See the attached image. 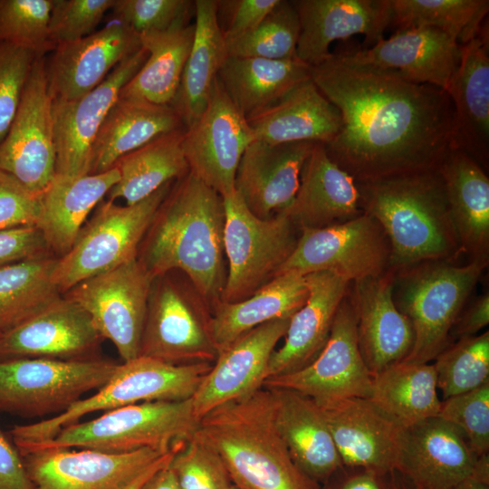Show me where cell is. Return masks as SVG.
<instances>
[{
  "label": "cell",
  "instance_id": "obj_1",
  "mask_svg": "<svg viewBox=\"0 0 489 489\" xmlns=\"http://www.w3.org/2000/svg\"><path fill=\"white\" fill-rule=\"evenodd\" d=\"M311 78L341 116L326 152L356 182L436 168L449 151L454 109L445 90L336 53L312 66Z\"/></svg>",
  "mask_w": 489,
  "mask_h": 489
},
{
  "label": "cell",
  "instance_id": "obj_2",
  "mask_svg": "<svg viewBox=\"0 0 489 489\" xmlns=\"http://www.w3.org/2000/svg\"><path fill=\"white\" fill-rule=\"evenodd\" d=\"M224 227L223 197L188 172L159 206L138 259L154 279L184 273L212 310L226 281Z\"/></svg>",
  "mask_w": 489,
  "mask_h": 489
},
{
  "label": "cell",
  "instance_id": "obj_3",
  "mask_svg": "<svg viewBox=\"0 0 489 489\" xmlns=\"http://www.w3.org/2000/svg\"><path fill=\"white\" fill-rule=\"evenodd\" d=\"M360 209L384 230L390 265L451 262L461 245L438 168L356 182Z\"/></svg>",
  "mask_w": 489,
  "mask_h": 489
},
{
  "label": "cell",
  "instance_id": "obj_4",
  "mask_svg": "<svg viewBox=\"0 0 489 489\" xmlns=\"http://www.w3.org/2000/svg\"><path fill=\"white\" fill-rule=\"evenodd\" d=\"M195 436L221 458L238 489H321L293 461L276 421V398L262 387L198 420Z\"/></svg>",
  "mask_w": 489,
  "mask_h": 489
},
{
  "label": "cell",
  "instance_id": "obj_5",
  "mask_svg": "<svg viewBox=\"0 0 489 489\" xmlns=\"http://www.w3.org/2000/svg\"><path fill=\"white\" fill-rule=\"evenodd\" d=\"M486 265L428 261L394 270V302L414 333L411 350L401 362L428 363L452 342L451 330Z\"/></svg>",
  "mask_w": 489,
  "mask_h": 489
},
{
  "label": "cell",
  "instance_id": "obj_6",
  "mask_svg": "<svg viewBox=\"0 0 489 489\" xmlns=\"http://www.w3.org/2000/svg\"><path fill=\"white\" fill-rule=\"evenodd\" d=\"M213 363L168 364L151 358H137L118 364L108 381L89 398L73 403L62 413L28 425L14 426L9 436L20 451L46 442L58 432L95 411L152 401L192 398Z\"/></svg>",
  "mask_w": 489,
  "mask_h": 489
},
{
  "label": "cell",
  "instance_id": "obj_7",
  "mask_svg": "<svg viewBox=\"0 0 489 489\" xmlns=\"http://www.w3.org/2000/svg\"><path fill=\"white\" fill-rule=\"evenodd\" d=\"M197 424L191 398L143 402L67 426L51 440L19 452L24 455L40 448H88L112 454L140 449L167 453L191 438Z\"/></svg>",
  "mask_w": 489,
  "mask_h": 489
},
{
  "label": "cell",
  "instance_id": "obj_8",
  "mask_svg": "<svg viewBox=\"0 0 489 489\" xmlns=\"http://www.w3.org/2000/svg\"><path fill=\"white\" fill-rule=\"evenodd\" d=\"M223 200L227 274L221 301L236 302L275 276L293 252L299 235L287 209L264 219L247 208L236 191Z\"/></svg>",
  "mask_w": 489,
  "mask_h": 489
},
{
  "label": "cell",
  "instance_id": "obj_9",
  "mask_svg": "<svg viewBox=\"0 0 489 489\" xmlns=\"http://www.w3.org/2000/svg\"><path fill=\"white\" fill-rule=\"evenodd\" d=\"M170 188L168 183L130 206L102 200L72 248L58 257L53 278L61 293L138 257L141 242Z\"/></svg>",
  "mask_w": 489,
  "mask_h": 489
},
{
  "label": "cell",
  "instance_id": "obj_10",
  "mask_svg": "<svg viewBox=\"0 0 489 489\" xmlns=\"http://www.w3.org/2000/svg\"><path fill=\"white\" fill-rule=\"evenodd\" d=\"M117 365L100 358L0 360V412L22 417L57 416L102 387Z\"/></svg>",
  "mask_w": 489,
  "mask_h": 489
},
{
  "label": "cell",
  "instance_id": "obj_11",
  "mask_svg": "<svg viewBox=\"0 0 489 489\" xmlns=\"http://www.w3.org/2000/svg\"><path fill=\"white\" fill-rule=\"evenodd\" d=\"M211 309L196 289L164 276L153 280L139 356L173 365L214 363Z\"/></svg>",
  "mask_w": 489,
  "mask_h": 489
},
{
  "label": "cell",
  "instance_id": "obj_12",
  "mask_svg": "<svg viewBox=\"0 0 489 489\" xmlns=\"http://www.w3.org/2000/svg\"><path fill=\"white\" fill-rule=\"evenodd\" d=\"M296 246L276 275L333 273L350 283L378 277L390 265V245L369 215L321 228L300 230Z\"/></svg>",
  "mask_w": 489,
  "mask_h": 489
},
{
  "label": "cell",
  "instance_id": "obj_13",
  "mask_svg": "<svg viewBox=\"0 0 489 489\" xmlns=\"http://www.w3.org/2000/svg\"><path fill=\"white\" fill-rule=\"evenodd\" d=\"M153 280L136 257L79 283L62 296L79 304L101 337L128 361L139 353Z\"/></svg>",
  "mask_w": 489,
  "mask_h": 489
},
{
  "label": "cell",
  "instance_id": "obj_14",
  "mask_svg": "<svg viewBox=\"0 0 489 489\" xmlns=\"http://www.w3.org/2000/svg\"><path fill=\"white\" fill-rule=\"evenodd\" d=\"M263 387L296 391L317 405L346 398H369L372 375L359 348L356 312L349 291L316 359L299 370L266 379Z\"/></svg>",
  "mask_w": 489,
  "mask_h": 489
},
{
  "label": "cell",
  "instance_id": "obj_15",
  "mask_svg": "<svg viewBox=\"0 0 489 489\" xmlns=\"http://www.w3.org/2000/svg\"><path fill=\"white\" fill-rule=\"evenodd\" d=\"M55 163L46 61L44 56H38L23 90L13 122L0 142V170L27 189L43 194L56 174Z\"/></svg>",
  "mask_w": 489,
  "mask_h": 489
},
{
  "label": "cell",
  "instance_id": "obj_16",
  "mask_svg": "<svg viewBox=\"0 0 489 489\" xmlns=\"http://www.w3.org/2000/svg\"><path fill=\"white\" fill-rule=\"evenodd\" d=\"M254 139L247 120L217 78L203 113L184 131L182 148L189 173L222 197L231 195L241 158Z\"/></svg>",
  "mask_w": 489,
  "mask_h": 489
},
{
  "label": "cell",
  "instance_id": "obj_17",
  "mask_svg": "<svg viewBox=\"0 0 489 489\" xmlns=\"http://www.w3.org/2000/svg\"><path fill=\"white\" fill-rule=\"evenodd\" d=\"M167 453L40 448L22 456L32 489H123Z\"/></svg>",
  "mask_w": 489,
  "mask_h": 489
},
{
  "label": "cell",
  "instance_id": "obj_18",
  "mask_svg": "<svg viewBox=\"0 0 489 489\" xmlns=\"http://www.w3.org/2000/svg\"><path fill=\"white\" fill-rule=\"evenodd\" d=\"M148 58L141 47L120 62L95 89L72 101H52L56 175L89 174L94 139L123 86Z\"/></svg>",
  "mask_w": 489,
  "mask_h": 489
},
{
  "label": "cell",
  "instance_id": "obj_19",
  "mask_svg": "<svg viewBox=\"0 0 489 489\" xmlns=\"http://www.w3.org/2000/svg\"><path fill=\"white\" fill-rule=\"evenodd\" d=\"M343 466L388 474L396 469L406 427L369 398H346L318 405Z\"/></svg>",
  "mask_w": 489,
  "mask_h": 489
},
{
  "label": "cell",
  "instance_id": "obj_20",
  "mask_svg": "<svg viewBox=\"0 0 489 489\" xmlns=\"http://www.w3.org/2000/svg\"><path fill=\"white\" fill-rule=\"evenodd\" d=\"M102 338L88 313L61 296L0 335V360L42 358L79 360L98 358Z\"/></svg>",
  "mask_w": 489,
  "mask_h": 489
},
{
  "label": "cell",
  "instance_id": "obj_21",
  "mask_svg": "<svg viewBox=\"0 0 489 489\" xmlns=\"http://www.w3.org/2000/svg\"><path fill=\"white\" fill-rule=\"evenodd\" d=\"M345 62L392 71L415 83L446 90L461 57V45L432 27L398 29L374 45L336 53Z\"/></svg>",
  "mask_w": 489,
  "mask_h": 489
},
{
  "label": "cell",
  "instance_id": "obj_22",
  "mask_svg": "<svg viewBox=\"0 0 489 489\" xmlns=\"http://www.w3.org/2000/svg\"><path fill=\"white\" fill-rule=\"evenodd\" d=\"M140 48L139 34L117 21L82 39L58 44L46 62L52 101H72L87 94Z\"/></svg>",
  "mask_w": 489,
  "mask_h": 489
},
{
  "label": "cell",
  "instance_id": "obj_23",
  "mask_svg": "<svg viewBox=\"0 0 489 489\" xmlns=\"http://www.w3.org/2000/svg\"><path fill=\"white\" fill-rule=\"evenodd\" d=\"M291 317L270 321L244 333L222 350L192 397L199 420L214 408L263 387L270 358Z\"/></svg>",
  "mask_w": 489,
  "mask_h": 489
},
{
  "label": "cell",
  "instance_id": "obj_24",
  "mask_svg": "<svg viewBox=\"0 0 489 489\" xmlns=\"http://www.w3.org/2000/svg\"><path fill=\"white\" fill-rule=\"evenodd\" d=\"M299 16L296 56L310 66L328 59L330 44L355 34H364V47L383 39L390 25V0L292 1Z\"/></svg>",
  "mask_w": 489,
  "mask_h": 489
},
{
  "label": "cell",
  "instance_id": "obj_25",
  "mask_svg": "<svg viewBox=\"0 0 489 489\" xmlns=\"http://www.w3.org/2000/svg\"><path fill=\"white\" fill-rule=\"evenodd\" d=\"M478 458L457 427L435 417L406 428L395 470L415 489H454Z\"/></svg>",
  "mask_w": 489,
  "mask_h": 489
},
{
  "label": "cell",
  "instance_id": "obj_26",
  "mask_svg": "<svg viewBox=\"0 0 489 489\" xmlns=\"http://www.w3.org/2000/svg\"><path fill=\"white\" fill-rule=\"evenodd\" d=\"M314 144L254 139L246 148L236 169L235 189L254 216L267 219L291 206Z\"/></svg>",
  "mask_w": 489,
  "mask_h": 489
},
{
  "label": "cell",
  "instance_id": "obj_27",
  "mask_svg": "<svg viewBox=\"0 0 489 489\" xmlns=\"http://www.w3.org/2000/svg\"><path fill=\"white\" fill-rule=\"evenodd\" d=\"M461 45L459 64L446 90L454 109L450 149H459L484 170L489 159L488 30Z\"/></svg>",
  "mask_w": 489,
  "mask_h": 489
},
{
  "label": "cell",
  "instance_id": "obj_28",
  "mask_svg": "<svg viewBox=\"0 0 489 489\" xmlns=\"http://www.w3.org/2000/svg\"><path fill=\"white\" fill-rule=\"evenodd\" d=\"M395 271L354 282L350 296L357 317L361 356L372 376L401 362L410 352L414 333L393 299Z\"/></svg>",
  "mask_w": 489,
  "mask_h": 489
},
{
  "label": "cell",
  "instance_id": "obj_29",
  "mask_svg": "<svg viewBox=\"0 0 489 489\" xmlns=\"http://www.w3.org/2000/svg\"><path fill=\"white\" fill-rule=\"evenodd\" d=\"M305 277L308 298L291 317L283 344L270 358L265 379L299 370L316 359L329 339L336 312L350 284L327 271Z\"/></svg>",
  "mask_w": 489,
  "mask_h": 489
},
{
  "label": "cell",
  "instance_id": "obj_30",
  "mask_svg": "<svg viewBox=\"0 0 489 489\" xmlns=\"http://www.w3.org/2000/svg\"><path fill=\"white\" fill-rule=\"evenodd\" d=\"M359 199L354 178L331 160L323 144L315 143L287 212L300 230L321 228L362 214Z\"/></svg>",
  "mask_w": 489,
  "mask_h": 489
},
{
  "label": "cell",
  "instance_id": "obj_31",
  "mask_svg": "<svg viewBox=\"0 0 489 489\" xmlns=\"http://www.w3.org/2000/svg\"><path fill=\"white\" fill-rule=\"evenodd\" d=\"M255 139L269 144L310 141L327 145L341 128V116L312 78L272 106L246 119Z\"/></svg>",
  "mask_w": 489,
  "mask_h": 489
},
{
  "label": "cell",
  "instance_id": "obj_32",
  "mask_svg": "<svg viewBox=\"0 0 489 489\" xmlns=\"http://www.w3.org/2000/svg\"><path fill=\"white\" fill-rule=\"evenodd\" d=\"M462 253L488 264L489 178L465 152L450 149L438 166Z\"/></svg>",
  "mask_w": 489,
  "mask_h": 489
},
{
  "label": "cell",
  "instance_id": "obj_33",
  "mask_svg": "<svg viewBox=\"0 0 489 489\" xmlns=\"http://www.w3.org/2000/svg\"><path fill=\"white\" fill-rule=\"evenodd\" d=\"M119 178L116 167L98 174H55L42 194V210L36 227L49 251L56 257L64 255L72 248L91 211Z\"/></svg>",
  "mask_w": 489,
  "mask_h": 489
},
{
  "label": "cell",
  "instance_id": "obj_34",
  "mask_svg": "<svg viewBox=\"0 0 489 489\" xmlns=\"http://www.w3.org/2000/svg\"><path fill=\"white\" fill-rule=\"evenodd\" d=\"M273 390L277 426L293 461L311 479L323 484L343 465L321 408L296 391Z\"/></svg>",
  "mask_w": 489,
  "mask_h": 489
},
{
  "label": "cell",
  "instance_id": "obj_35",
  "mask_svg": "<svg viewBox=\"0 0 489 489\" xmlns=\"http://www.w3.org/2000/svg\"><path fill=\"white\" fill-rule=\"evenodd\" d=\"M181 129L185 127L171 105L119 98L94 139L89 174L110 170L124 155Z\"/></svg>",
  "mask_w": 489,
  "mask_h": 489
},
{
  "label": "cell",
  "instance_id": "obj_36",
  "mask_svg": "<svg viewBox=\"0 0 489 489\" xmlns=\"http://www.w3.org/2000/svg\"><path fill=\"white\" fill-rule=\"evenodd\" d=\"M195 33L179 87L171 102L185 129L203 113L218 72L228 57L220 27L217 1L196 0Z\"/></svg>",
  "mask_w": 489,
  "mask_h": 489
},
{
  "label": "cell",
  "instance_id": "obj_37",
  "mask_svg": "<svg viewBox=\"0 0 489 489\" xmlns=\"http://www.w3.org/2000/svg\"><path fill=\"white\" fill-rule=\"evenodd\" d=\"M308 294L305 275L287 273L274 276L244 300L218 302L211 310V331L218 354L257 326L292 317Z\"/></svg>",
  "mask_w": 489,
  "mask_h": 489
},
{
  "label": "cell",
  "instance_id": "obj_38",
  "mask_svg": "<svg viewBox=\"0 0 489 489\" xmlns=\"http://www.w3.org/2000/svg\"><path fill=\"white\" fill-rule=\"evenodd\" d=\"M311 67L297 56L283 60L228 56L217 78L230 100L247 119L310 79Z\"/></svg>",
  "mask_w": 489,
  "mask_h": 489
},
{
  "label": "cell",
  "instance_id": "obj_39",
  "mask_svg": "<svg viewBox=\"0 0 489 489\" xmlns=\"http://www.w3.org/2000/svg\"><path fill=\"white\" fill-rule=\"evenodd\" d=\"M185 129L163 134L121 157L114 166L120 178L107 200L122 198L126 205H134L187 175L189 169L182 148Z\"/></svg>",
  "mask_w": 489,
  "mask_h": 489
},
{
  "label": "cell",
  "instance_id": "obj_40",
  "mask_svg": "<svg viewBox=\"0 0 489 489\" xmlns=\"http://www.w3.org/2000/svg\"><path fill=\"white\" fill-rule=\"evenodd\" d=\"M194 33V24H188L166 32L139 34L148 58L123 86L119 98L170 105L179 87Z\"/></svg>",
  "mask_w": 489,
  "mask_h": 489
},
{
  "label": "cell",
  "instance_id": "obj_41",
  "mask_svg": "<svg viewBox=\"0 0 489 489\" xmlns=\"http://www.w3.org/2000/svg\"><path fill=\"white\" fill-rule=\"evenodd\" d=\"M437 389L433 364L398 362L372 376L369 399L407 428L438 416Z\"/></svg>",
  "mask_w": 489,
  "mask_h": 489
},
{
  "label": "cell",
  "instance_id": "obj_42",
  "mask_svg": "<svg viewBox=\"0 0 489 489\" xmlns=\"http://www.w3.org/2000/svg\"><path fill=\"white\" fill-rule=\"evenodd\" d=\"M57 260L46 254L0 267V321L5 331L62 295L53 278Z\"/></svg>",
  "mask_w": 489,
  "mask_h": 489
},
{
  "label": "cell",
  "instance_id": "obj_43",
  "mask_svg": "<svg viewBox=\"0 0 489 489\" xmlns=\"http://www.w3.org/2000/svg\"><path fill=\"white\" fill-rule=\"evenodd\" d=\"M390 25L432 27L464 45L479 33L488 0H390Z\"/></svg>",
  "mask_w": 489,
  "mask_h": 489
},
{
  "label": "cell",
  "instance_id": "obj_44",
  "mask_svg": "<svg viewBox=\"0 0 489 489\" xmlns=\"http://www.w3.org/2000/svg\"><path fill=\"white\" fill-rule=\"evenodd\" d=\"M442 400L489 381V331L457 339L434 360Z\"/></svg>",
  "mask_w": 489,
  "mask_h": 489
},
{
  "label": "cell",
  "instance_id": "obj_45",
  "mask_svg": "<svg viewBox=\"0 0 489 489\" xmlns=\"http://www.w3.org/2000/svg\"><path fill=\"white\" fill-rule=\"evenodd\" d=\"M300 21L292 1L279 4L253 31L227 43L228 56L283 60L296 57Z\"/></svg>",
  "mask_w": 489,
  "mask_h": 489
},
{
  "label": "cell",
  "instance_id": "obj_46",
  "mask_svg": "<svg viewBox=\"0 0 489 489\" xmlns=\"http://www.w3.org/2000/svg\"><path fill=\"white\" fill-rule=\"evenodd\" d=\"M52 5L53 0H0V43L39 56L53 51L48 30Z\"/></svg>",
  "mask_w": 489,
  "mask_h": 489
},
{
  "label": "cell",
  "instance_id": "obj_47",
  "mask_svg": "<svg viewBox=\"0 0 489 489\" xmlns=\"http://www.w3.org/2000/svg\"><path fill=\"white\" fill-rule=\"evenodd\" d=\"M437 417L462 432L477 457L489 455V381L443 399Z\"/></svg>",
  "mask_w": 489,
  "mask_h": 489
},
{
  "label": "cell",
  "instance_id": "obj_48",
  "mask_svg": "<svg viewBox=\"0 0 489 489\" xmlns=\"http://www.w3.org/2000/svg\"><path fill=\"white\" fill-rule=\"evenodd\" d=\"M169 466L180 489H230V475L219 455L194 436L173 455Z\"/></svg>",
  "mask_w": 489,
  "mask_h": 489
},
{
  "label": "cell",
  "instance_id": "obj_49",
  "mask_svg": "<svg viewBox=\"0 0 489 489\" xmlns=\"http://www.w3.org/2000/svg\"><path fill=\"white\" fill-rule=\"evenodd\" d=\"M110 11L114 21L141 34L188 25L195 4L188 0H115Z\"/></svg>",
  "mask_w": 489,
  "mask_h": 489
},
{
  "label": "cell",
  "instance_id": "obj_50",
  "mask_svg": "<svg viewBox=\"0 0 489 489\" xmlns=\"http://www.w3.org/2000/svg\"><path fill=\"white\" fill-rule=\"evenodd\" d=\"M115 0H53L48 24L49 41L54 48L95 32Z\"/></svg>",
  "mask_w": 489,
  "mask_h": 489
},
{
  "label": "cell",
  "instance_id": "obj_51",
  "mask_svg": "<svg viewBox=\"0 0 489 489\" xmlns=\"http://www.w3.org/2000/svg\"><path fill=\"white\" fill-rule=\"evenodd\" d=\"M38 56L30 50L0 43V142L13 122L23 90Z\"/></svg>",
  "mask_w": 489,
  "mask_h": 489
},
{
  "label": "cell",
  "instance_id": "obj_52",
  "mask_svg": "<svg viewBox=\"0 0 489 489\" xmlns=\"http://www.w3.org/2000/svg\"><path fill=\"white\" fill-rule=\"evenodd\" d=\"M42 210V194L34 193L0 170V231L36 226Z\"/></svg>",
  "mask_w": 489,
  "mask_h": 489
},
{
  "label": "cell",
  "instance_id": "obj_53",
  "mask_svg": "<svg viewBox=\"0 0 489 489\" xmlns=\"http://www.w3.org/2000/svg\"><path fill=\"white\" fill-rule=\"evenodd\" d=\"M280 0L217 1L219 11L228 17L222 29L225 43H230L253 31L279 4Z\"/></svg>",
  "mask_w": 489,
  "mask_h": 489
},
{
  "label": "cell",
  "instance_id": "obj_54",
  "mask_svg": "<svg viewBox=\"0 0 489 489\" xmlns=\"http://www.w3.org/2000/svg\"><path fill=\"white\" fill-rule=\"evenodd\" d=\"M50 254L36 226H21L0 231V267Z\"/></svg>",
  "mask_w": 489,
  "mask_h": 489
},
{
  "label": "cell",
  "instance_id": "obj_55",
  "mask_svg": "<svg viewBox=\"0 0 489 489\" xmlns=\"http://www.w3.org/2000/svg\"><path fill=\"white\" fill-rule=\"evenodd\" d=\"M0 489H32L23 456L0 427Z\"/></svg>",
  "mask_w": 489,
  "mask_h": 489
},
{
  "label": "cell",
  "instance_id": "obj_56",
  "mask_svg": "<svg viewBox=\"0 0 489 489\" xmlns=\"http://www.w3.org/2000/svg\"><path fill=\"white\" fill-rule=\"evenodd\" d=\"M321 489H391L390 473L342 466Z\"/></svg>",
  "mask_w": 489,
  "mask_h": 489
},
{
  "label": "cell",
  "instance_id": "obj_57",
  "mask_svg": "<svg viewBox=\"0 0 489 489\" xmlns=\"http://www.w3.org/2000/svg\"><path fill=\"white\" fill-rule=\"evenodd\" d=\"M488 323L489 294L486 292L462 310L451 330V340L477 335Z\"/></svg>",
  "mask_w": 489,
  "mask_h": 489
},
{
  "label": "cell",
  "instance_id": "obj_58",
  "mask_svg": "<svg viewBox=\"0 0 489 489\" xmlns=\"http://www.w3.org/2000/svg\"><path fill=\"white\" fill-rule=\"evenodd\" d=\"M454 489H489V455L480 456L474 473Z\"/></svg>",
  "mask_w": 489,
  "mask_h": 489
},
{
  "label": "cell",
  "instance_id": "obj_59",
  "mask_svg": "<svg viewBox=\"0 0 489 489\" xmlns=\"http://www.w3.org/2000/svg\"><path fill=\"white\" fill-rule=\"evenodd\" d=\"M139 489H180V487L174 472L168 464L156 471Z\"/></svg>",
  "mask_w": 489,
  "mask_h": 489
},
{
  "label": "cell",
  "instance_id": "obj_60",
  "mask_svg": "<svg viewBox=\"0 0 489 489\" xmlns=\"http://www.w3.org/2000/svg\"><path fill=\"white\" fill-rule=\"evenodd\" d=\"M178 449V446L172 451L162 455L158 461H156L152 465H150L147 470H145L139 476H138L132 483L123 489H139V487L156 471L161 467L167 465L171 461L173 455Z\"/></svg>",
  "mask_w": 489,
  "mask_h": 489
},
{
  "label": "cell",
  "instance_id": "obj_61",
  "mask_svg": "<svg viewBox=\"0 0 489 489\" xmlns=\"http://www.w3.org/2000/svg\"><path fill=\"white\" fill-rule=\"evenodd\" d=\"M391 489H415L397 470L390 472Z\"/></svg>",
  "mask_w": 489,
  "mask_h": 489
},
{
  "label": "cell",
  "instance_id": "obj_62",
  "mask_svg": "<svg viewBox=\"0 0 489 489\" xmlns=\"http://www.w3.org/2000/svg\"><path fill=\"white\" fill-rule=\"evenodd\" d=\"M4 331H5V327H4L3 323L0 321V335Z\"/></svg>",
  "mask_w": 489,
  "mask_h": 489
},
{
  "label": "cell",
  "instance_id": "obj_63",
  "mask_svg": "<svg viewBox=\"0 0 489 489\" xmlns=\"http://www.w3.org/2000/svg\"><path fill=\"white\" fill-rule=\"evenodd\" d=\"M230 489H238V488L233 484V485L230 487Z\"/></svg>",
  "mask_w": 489,
  "mask_h": 489
}]
</instances>
